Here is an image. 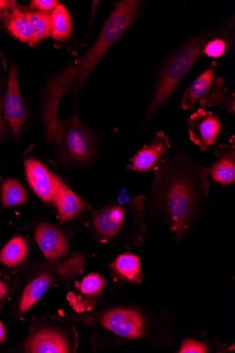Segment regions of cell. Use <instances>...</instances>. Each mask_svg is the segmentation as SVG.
<instances>
[{"label":"cell","instance_id":"cell-12","mask_svg":"<svg viewBox=\"0 0 235 353\" xmlns=\"http://www.w3.org/2000/svg\"><path fill=\"white\" fill-rule=\"evenodd\" d=\"M24 167L28 181L32 190L44 202L53 203L61 180L34 158H27Z\"/></svg>","mask_w":235,"mask_h":353},{"label":"cell","instance_id":"cell-18","mask_svg":"<svg viewBox=\"0 0 235 353\" xmlns=\"http://www.w3.org/2000/svg\"><path fill=\"white\" fill-rule=\"evenodd\" d=\"M53 203L57 208L59 221L61 223L71 221L83 212L91 209L88 203L62 181L59 185Z\"/></svg>","mask_w":235,"mask_h":353},{"label":"cell","instance_id":"cell-13","mask_svg":"<svg viewBox=\"0 0 235 353\" xmlns=\"http://www.w3.org/2000/svg\"><path fill=\"white\" fill-rule=\"evenodd\" d=\"M5 117L14 137L20 135L25 120V109L21 94L18 70L15 64L10 68L6 97L3 103Z\"/></svg>","mask_w":235,"mask_h":353},{"label":"cell","instance_id":"cell-10","mask_svg":"<svg viewBox=\"0 0 235 353\" xmlns=\"http://www.w3.org/2000/svg\"><path fill=\"white\" fill-rule=\"evenodd\" d=\"M107 285L106 279L96 273L89 274L81 281L75 282V287L68 295L72 309L79 314L94 310L102 300Z\"/></svg>","mask_w":235,"mask_h":353},{"label":"cell","instance_id":"cell-30","mask_svg":"<svg viewBox=\"0 0 235 353\" xmlns=\"http://www.w3.org/2000/svg\"><path fill=\"white\" fill-rule=\"evenodd\" d=\"M6 339L5 328L1 322H0V345H1Z\"/></svg>","mask_w":235,"mask_h":353},{"label":"cell","instance_id":"cell-8","mask_svg":"<svg viewBox=\"0 0 235 353\" xmlns=\"http://www.w3.org/2000/svg\"><path fill=\"white\" fill-rule=\"evenodd\" d=\"M25 344L27 351L33 353L76 352L77 333L73 327L43 326L32 330Z\"/></svg>","mask_w":235,"mask_h":353},{"label":"cell","instance_id":"cell-32","mask_svg":"<svg viewBox=\"0 0 235 353\" xmlns=\"http://www.w3.org/2000/svg\"><path fill=\"white\" fill-rule=\"evenodd\" d=\"M3 100L1 97V93H0V112L3 110Z\"/></svg>","mask_w":235,"mask_h":353},{"label":"cell","instance_id":"cell-27","mask_svg":"<svg viewBox=\"0 0 235 353\" xmlns=\"http://www.w3.org/2000/svg\"><path fill=\"white\" fill-rule=\"evenodd\" d=\"M17 8V2L11 0H0V12L10 11Z\"/></svg>","mask_w":235,"mask_h":353},{"label":"cell","instance_id":"cell-23","mask_svg":"<svg viewBox=\"0 0 235 353\" xmlns=\"http://www.w3.org/2000/svg\"><path fill=\"white\" fill-rule=\"evenodd\" d=\"M52 11L31 12L26 15L32 30V38L30 46H35L51 35Z\"/></svg>","mask_w":235,"mask_h":353},{"label":"cell","instance_id":"cell-16","mask_svg":"<svg viewBox=\"0 0 235 353\" xmlns=\"http://www.w3.org/2000/svg\"><path fill=\"white\" fill-rule=\"evenodd\" d=\"M218 63L213 60L210 66L198 76L186 89L181 99L183 110L192 111L198 106V103L210 94Z\"/></svg>","mask_w":235,"mask_h":353},{"label":"cell","instance_id":"cell-2","mask_svg":"<svg viewBox=\"0 0 235 353\" xmlns=\"http://www.w3.org/2000/svg\"><path fill=\"white\" fill-rule=\"evenodd\" d=\"M174 316L146 295L65 318L89 327L94 350L110 344L170 347L174 339Z\"/></svg>","mask_w":235,"mask_h":353},{"label":"cell","instance_id":"cell-3","mask_svg":"<svg viewBox=\"0 0 235 353\" xmlns=\"http://www.w3.org/2000/svg\"><path fill=\"white\" fill-rule=\"evenodd\" d=\"M143 2L122 0L115 8L92 46L71 65L53 75L42 96V123L49 143L59 141L61 123L57 110L65 92L74 95L75 101L90 76L108 51L130 30L141 15Z\"/></svg>","mask_w":235,"mask_h":353},{"label":"cell","instance_id":"cell-24","mask_svg":"<svg viewBox=\"0 0 235 353\" xmlns=\"http://www.w3.org/2000/svg\"><path fill=\"white\" fill-rule=\"evenodd\" d=\"M28 199L26 188L17 179H8L2 185L1 199L4 207L25 203Z\"/></svg>","mask_w":235,"mask_h":353},{"label":"cell","instance_id":"cell-1","mask_svg":"<svg viewBox=\"0 0 235 353\" xmlns=\"http://www.w3.org/2000/svg\"><path fill=\"white\" fill-rule=\"evenodd\" d=\"M209 168L185 148L166 158L154 172L145 208L150 221L170 230L178 245L203 216L209 196Z\"/></svg>","mask_w":235,"mask_h":353},{"label":"cell","instance_id":"cell-17","mask_svg":"<svg viewBox=\"0 0 235 353\" xmlns=\"http://www.w3.org/2000/svg\"><path fill=\"white\" fill-rule=\"evenodd\" d=\"M115 281H124L131 285H141L145 274L139 256L127 252L119 254L108 266Z\"/></svg>","mask_w":235,"mask_h":353},{"label":"cell","instance_id":"cell-26","mask_svg":"<svg viewBox=\"0 0 235 353\" xmlns=\"http://www.w3.org/2000/svg\"><path fill=\"white\" fill-rule=\"evenodd\" d=\"M57 6L58 1L56 0H32L28 9L38 12H50L54 10Z\"/></svg>","mask_w":235,"mask_h":353},{"label":"cell","instance_id":"cell-25","mask_svg":"<svg viewBox=\"0 0 235 353\" xmlns=\"http://www.w3.org/2000/svg\"><path fill=\"white\" fill-rule=\"evenodd\" d=\"M196 332L195 334H190L185 339H184L180 346L178 350L179 353H208L211 351H223L221 348L225 347L224 345L222 346L221 344L214 345V343L212 341H207L208 339L203 337V334H198Z\"/></svg>","mask_w":235,"mask_h":353},{"label":"cell","instance_id":"cell-21","mask_svg":"<svg viewBox=\"0 0 235 353\" xmlns=\"http://www.w3.org/2000/svg\"><path fill=\"white\" fill-rule=\"evenodd\" d=\"M28 247L21 236L12 239L0 252V263L8 268L20 266L26 259Z\"/></svg>","mask_w":235,"mask_h":353},{"label":"cell","instance_id":"cell-14","mask_svg":"<svg viewBox=\"0 0 235 353\" xmlns=\"http://www.w3.org/2000/svg\"><path fill=\"white\" fill-rule=\"evenodd\" d=\"M216 159L208 173L218 184L229 186L235 181V138L227 143L219 145L215 150Z\"/></svg>","mask_w":235,"mask_h":353},{"label":"cell","instance_id":"cell-20","mask_svg":"<svg viewBox=\"0 0 235 353\" xmlns=\"http://www.w3.org/2000/svg\"><path fill=\"white\" fill-rule=\"evenodd\" d=\"M0 19L14 38L23 43H30L32 30L26 13L23 10L17 7L10 11L0 12Z\"/></svg>","mask_w":235,"mask_h":353},{"label":"cell","instance_id":"cell-31","mask_svg":"<svg viewBox=\"0 0 235 353\" xmlns=\"http://www.w3.org/2000/svg\"><path fill=\"white\" fill-rule=\"evenodd\" d=\"M0 59H1V61L3 63L4 68H7V59L5 56L3 51L1 50V48H0Z\"/></svg>","mask_w":235,"mask_h":353},{"label":"cell","instance_id":"cell-4","mask_svg":"<svg viewBox=\"0 0 235 353\" xmlns=\"http://www.w3.org/2000/svg\"><path fill=\"white\" fill-rule=\"evenodd\" d=\"M235 29V18L208 27L177 48L164 61L156 81L152 99L141 125L142 136L156 114L170 103L174 92L189 71L201 59L212 39Z\"/></svg>","mask_w":235,"mask_h":353},{"label":"cell","instance_id":"cell-9","mask_svg":"<svg viewBox=\"0 0 235 353\" xmlns=\"http://www.w3.org/2000/svg\"><path fill=\"white\" fill-rule=\"evenodd\" d=\"M190 141L201 151L206 152L220 139L222 123L218 114L199 108L187 122Z\"/></svg>","mask_w":235,"mask_h":353},{"label":"cell","instance_id":"cell-29","mask_svg":"<svg viewBox=\"0 0 235 353\" xmlns=\"http://www.w3.org/2000/svg\"><path fill=\"white\" fill-rule=\"evenodd\" d=\"M7 127L6 125L5 121L1 114H0V138H1L6 133Z\"/></svg>","mask_w":235,"mask_h":353},{"label":"cell","instance_id":"cell-6","mask_svg":"<svg viewBox=\"0 0 235 353\" xmlns=\"http://www.w3.org/2000/svg\"><path fill=\"white\" fill-rule=\"evenodd\" d=\"M84 255L75 252L65 261L56 260L43 264L24 287L18 303V313L24 314L57 281L70 283L85 272Z\"/></svg>","mask_w":235,"mask_h":353},{"label":"cell","instance_id":"cell-7","mask_svg":"<svg viewBox=\"0 0 235 353\" xmlns=\"http://www.w3.org/2000/svg\"><path fill=\"white\" fill-rule=\"evenodd\" d=\"M61 138L66 154L74 163L85 165L92 161L97 150V138L78 119L76 107L73 116L61 123Z\"/></svg>","mask_w":235,"mask_h":353},{"label":"cell","instance_id":"cell-11","mask_svg":"<svg viewBox=\"0 0 235 353\" xmlns=\"http://www.w3.org/2000/svg\"><path fill=\"white\" fill-rule=\"evenodd\" d=\"M171 148L169 137L159 132L154 139L144 145L131 159L128 170L144 174L153 172L167 158Z\"/></svg>","mask_w":235,"mask_h":353},{"label":"cell","instance_id":"cell-15","mask_svg":"<svg viewBox=\"0 0 235 353\" xmlns=\"http://www.w3.org/2000/svg\"><path fill=\"white\" fill-rule=\"evenodd\" d=\"M35 239L48 261L65 258L69 254V243L64 234L49 223H41L35 232Z\"/></svg>","mask_w":235,"mask_h":353},{"label":"cell","instance_id":"cell-19","mask_svg":"<svg viewBox=\"0 0 235 353\" xmlns=\"http://www.w3.org/2000/svg\"><path fill=\"white\" fill-rule=\"evenodd\" d=\"M198 105L201 109L206 110L214 106L235 114V93H229L227 87L224 86V79L215 77L210 94L207 98L201 100Z\"/></svg>","mask_w":235,"mask_h":353},{"label":"cell","instance_id":"cell-22","mask_svg":"<svg viewBox=\"0 0 235 353\" xmlns=\"http://www.w3.org/2000/svg\"><path fill=\"white\" fill-rule=\"evenodd\" d=\"M73 23L71 16L62 4H58L52 13L51 35L59 42H65L72 33Z\"/></svg>","mask_w":235,"mask_h":353},{"label":"cell","instance_id":"cell-5","mask_svg":"<svg viewBox=\"0 0 235 353\" xmlns=\"http://www.w3.org/2000/svg\"><path fill=\"white\" fill-rule=\"evenodd\" d=\"M147 196L139 195L123 204L110 205L94 211L88 228L101 242L121 239L129 249L139 248L144 243Z\"/></svg>","mask_w":235,"mask_h":353},{"label":"cell","instance_id":"cell-28","mask_svg":"<svg viewBox=\"0 0 235 353\" xmlns=\"http://www.w3.org/2000/svg\"><path fill=\"white\" fill-rule=\"evenodd\" d=\"M8 292V290L6 284L0 280V303L6 299Z\"/></svg>","mask_w":235,"mask_h":353}]
</instances>
